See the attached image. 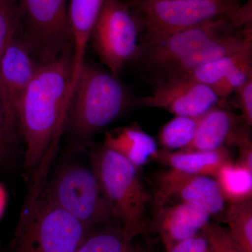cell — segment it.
Returning <instances> with one entry per match:
<instances>
[{
    "label": "cell",
    "instance_id": "cell-29",
    "mask_svg": "<svg viewBox=\"0 0 252 252\" xmlns=\"http://www.w3.org/2000/svg\"><path fill=\"white\" fill-rule=\"evenodd\" d=\"M167 252H212L208 241L202 233L177 243Z\"/></svg>",
    "mask_w": 252,
    "mask_h": 252
},
{
    "label": "cell",
    "instance_id": "cell-6",
    "mask_svg": "<svg viewBox=\"0 0 252 252\" xmlns=\"http://www.w3.org/2000/svg\"><path fill=\"white\" fill-rule=\"evenodd\" d=\"M18 33L39 64L72 49L69 0H16Z\"/></svg>",
    "mask_w": 252,
    "mask_h": 252
},
{
    "label": "cell",
    "instance_id": "cell-16",
    "mask_svg": "<svg viewBox=\"0 0 252 252\" xmlns=\"http://www.w3.org/2000/svg\"><path fill=\"white\" fill-rule=\"evenodd\" d=\"M104 147L122 156L134 166L140 168L157 157V142L138 124L106 132Z\"/></svg>",
    "mask_w": 252,
    "mask_h": 252
},
{
    "label": "cell",
    "instance_id": "cell-28",
    "mask_svg": "<svg viewBox=\"0 0 252 252\" xmlns=\"http://www.w3.org/2000/svg\"><path fill=\"white\" fill-rule=\"evenodd\" d=\"M13 138L14 136L8 127L4 107L0 99V164L5 163L9 160Z\"/></svg>",
    "mask_w": 252,
    "mask_h": 252
},
{
    "label": "cell",
    "instance_id": "cell-18",
    "mask_svg": "<svg viewBox=\"0 0 252 252\" xmlns=\"http://www.w3.org/2000/svg\"><path fill=\"white\" fill-rule=\"evenodd\" d=\"M215 178L225 202L239 203L252 199V170L230 161L217 172Z\"/></svg>",
    "mask_w": 252,
    "mask_h": 252
},
{
    "label": "cell",
    "instance_id": "cell-1",
    "mask_svg": "<svg viewBox=\"0 0 252 252\" xmlns=\"http://www.w3.org/2000/svg\"><path fill=\"white\" fill-rule=\"evenodd\" d=\"M72 74L70 49L52 62L39 64L18 101L16 125L26 144L28 172L39 168L59 140L72 97Z\"/></svg>",
    "mask_w": 252,
    "mask_h": 252
},
{
    "label": "cell",
    "instance_id": "cell-30",
    "mask_svg": "<svg viewBox=\"0 0 252 252\" xmlns=\"http://www.w3.org/2000/svg\"><path fill=\"white\" fill-rule=\"evenodd\" d=\"M7 203V193L4 186L0 183V218L4 214Z\"/></svg>",
    "mask_w": 252,
    "mask_h": 252
},
{
    "label": "cell",
    "instance_id": "cell-4",
    "mask_svg": "<svg viewBox=\"0 0 252 252\" xmlns=\"http://www.w3.org/2000/svg\"><path fill=\"white\" fill-rule=\"evenodd\" d=\"M94 170L109 200L123 234L133 239L143 233L152 196L143 185L138 168L114 151L102 147L94 157Z\"/></svg>",
    "mask_w": 252,
    "mask_h": 252
},
{
    "label": "cell",
    "instance_id": "cell-11",
    "mask_svg": "<svg viewBox=\"0 0 252 252\" xmlns=\"http://www.w3.org/2000/svg\"><path fill=\"white\" fill-rule=\"evenodd\" d=\"M157 182L158 205L175 199L200 207L211 215L224 210L225 199L216 179L212 177L190 175L170 168L160 172Z\"/></svg>",
    "mask_w": 252,
    "mask_h": 252
},
{
    "label": "cell",
    "instance_id": "cell-24",
    "mask_svg": "<svg viewBox=\"0 0 252 252\" xmlns=\"http://www.w3.org/2000/svg\"><path fill=\"white\" fill-rule=\"evenodd\" d=\"M252 77V59L245 61L233 68L211 89L219 98L228 97Z\"/></svg>",
    "mask_w": 252,
    "mask_h": 252
},
{
    "label": "cell",
    "instance_id": "cell-20",
    "mask_svg": "<svg viewBox=\"0 0 252 252\" xmlns=\"http://www.w3.org/2000/svg\"><path fill=\"white\" fill-rule=\"evenodd\" d=\"M252 59V46L234 54L205 63L177 77L185 78L212 87L237 65Z\"/></svg>",
    "mask_w": 252,
    "mask_h": 252
},
{
    "label": "cell",
    "instance_id": "cell-21",
    "mask_svg": "<svg viewBox=\"0 0 252 252\" xmlns=\"http://www.w3.org/2000/svg\"><path fill=\"white\" fill-rule=\"evenodd\" d=\"M226 230L235 243L244 252H252V199L230 203L226 210Z\"/></svg>",
    "mask_w": 252,
    "mask_h": 252
},
{
    "label": "cell",
    "instance_id": "cell-23",
    "mask_svg": "<svg viewBox=\"0 0 252 252\" xmlns=\"http://www.w3.org/2000/svg\"><path fill=\"white\" fill-rule=\"evenodd\" d=\"M77 252H146L126 238L122 229L90 232Z\"/></svg>",
    "mask_w": 252,
    "mask_h": 252
},
{
    "label": "cell",
    "instance_id": "cell-9",
    "mask_svg": "<svg viewBox=\"0 0 252 252\" xmlns=\"http://www.w3.org/2000/svg\"><path fill=\"white\" fill-rule=\"evenodd\" d=\"M251 25L252 17L220 18L178 32L152 45L140 47L138 56L160 81L175 64L195 50Z\"/></svg>",
    "mask_w": 252,
    "mask_h": 252
},
{
    "label": "cell",
    "instance_id": "cell-12",
    "mask_svg": "<svg viewBox=\"0 0 252 252\" xmlns=\"http://www.w3.org/2000/svg\"><path fill=\"white\" fill-rule=\"evenodd\" d=\"M158 207V228L167 252L177 243L201 233L212 216L206 210L183 202Z\"/></svg>",
    "mask_w": 252,
    "mask_h": 252
},
{
    "label": "cell",
    "instance_id": "cell-5",
    "mask_svg": "<svg viewBox=\"0 0 252 252\" xmlns=\"http://www.w3.org/2000/svg\"><path fill=\"white\" fill-rule=\"evenodd\" d=\"M28 213L18 225L14 252H77L92 229L41 193Z\"/></svg>",
    "mask_w": 252,
    "mask_h": 252
},
{
    "label": "cell",
    "instance_id": "cell-2",
    "mask_svg": "<svg viewBox=\"0 0 252 252\" xmlns=\"http://www.w3.org/2000/svg\"><path fill=\"white\" fill-rule=\"evenodd\" d=\"M124 1L138 23L140 47L220 18L252 17V0Z\"/></svg>",
    "mask_w": 252,
    "mask_h": 252
},
{
    "label": "cell",
    "instance_id": "cell-26",
    "mask_svg": "<svg viewBox=\"0 0 252 252\" xmlns=\"http://www.w3.org/2000/svg\"><path fill=\"white\" fill-rule=\"evenodd\" d=\"M249 127H239L230 144L238 147V163L252 170V142Z\"/></svg>",
    "mask_w": 252,
    "mask_h": 252
},
{
    "label": "cell",
    "instance_id": "cell-3",
    "mask_svg": "<svg viewBox=\"0 0 252 252\" xmlns=\"http://www.w3.org/2000/svg\"><path fill=\"white\" fill-rule=\"evenodd\" d=\"M136 103L118 76L84 63L68 109L71 137L85 142Z\"/></svg>",
    "mask_w": 252,
    "mask_h": 252
},
{
    "label": "cell",
    "instance_id": "cell-27",
    "mask_svg": "<svg viewBox=\"0 0 252 252\" xmlns=\"http://www.w3.org/2000/svg\"><path fill=\"white\" fill-rule=\"evenodd\" d=\"M235 93L245 125L250 127L252 125V77Z\"/></svg>",
    "mask_w": 252,
    "mask_h": 252
},
{
    "label": "cell",
    "instance_id": "cell-22",
    "mask_svg": "<svg viewBox=\"0 0 252 252\" xmlns=\"http://www.w3.org/2000/svg\"><path fill=\"white\" fill-rule=\"evenodd\" d=\"M198 118L175 117L162 127L158 135L160 145L165 151L184 150L193 141L197 127Z\"/></svg>",
    "mask_w": 252,
    "mask_h": 252
},
{
    "label": "cell",
    "instance_id": "cell-25",
    "mask_svg": "<svg viewBox=\"0 0 252 252\" xmlns=\"http://www.w3.org/2000/svg\"><path fill=\"white\" fill-rule=\"evenodd\" d=\"M212 252H244L232 240L228 232L220 225H208L201 232Z\"/></svg>",
    "mask_w": 252,
    "mask_h": 252
},
{
    "label": "cell",
    "instance_id": "cell-10",
    "mask_svg": "<svg viewBox=\"0 0 252 252\" xmlns=\"http://www.w3.org/2000/svg\"><path fill=\"white\" fill-rule=\"evenodd\" d=\"M220 100L210 86L174 77L159 81L152 94L137 98L136 105L164 109L175 117L198 118L217 107Z\"/></svg>",
    "mask_w": 252,
    "mask_h": 252
},
{
    "label": "cell",
    "instance_id": "cell-8",
    "mask_svg": "<svg viewBox=\"0 0 252 252\" xmlns=\"http://www.w3.org/2000/svg\"><path fill=\"white\" fill-rule=\"evenodd\" d=\"M140 27L124 0H105L91 39L101 62L119 76L140 52Z\"/></svg>",
    "mask_w": 252,
    "mask_h": 252
},
{
    "label": "cell",
    "instance_id": "cell-13",
    "mask_svg": "<svg viewBox=\"0 0 252 252\" xmlns=\"http://www.w3.org/2000/svg\"><path fill=\"white\" fill-rule=\"evenodd\" d=\"M39 65L23 44L18 31L5 50L0 63L1 81L15 117L18 101L32 80Z\"/></svg>",
    "mask_w": 252,
    "mask_h": 252
},
{
    "label": "cell",
    "instance_id": "cell-15",
    "mask_svg": "<svg viewBox=\"0 0 252 252\" xmlns=\"http://www.w3.org/2000/svg\"><path fill=\"white\" fill-rule=\"evenodd\" d=\"M238 118L215 107L200 117L196 133L188 147L180 151L210 152L231 143L238 129Z\"/></svg>",
    "mask_w": 252,
    "mask_h": 252
},
{
    "label": "cell",
    "instance_id": "cell-14",
    "mask_svg": "<svg viewBox=\"0 0 252 252\" xmlns=\"http://www.w3.org/2000/svg\"><path fill=\"white\" fill-rule=\"evenodd\" d=\"M105 0H69V17L72 32V91L85 63L86 48Z\"/></svg>",
    "mask_w": 252,
    "mask_h": 252
},
{
    "label": "cell",
    "instance_id": "cell-19",
    "mask_svg": "<svg viewBox=\"0 0 252 252\" xmlns=\"http://www.w3.org/2000/svg\"><path fill=\"white\" fill-rule=\"evenodd\" d=\"M18 31V11L16 0H0V63L5 50ZM0 99L5 113L6 123L11 133L14 134L16 117L4 90L0 76Z\"/></svg>",
    "mask_w": 252,
    "mask_h": 252
},
{
    "label": "cell",
    "instance_id": "cell-17",
    "mask_svg": "<svg viewBox=\"0 0 252 252\" xmlns=\"http://www.w3.org/2000/svg\"><path fill=\"white\" fill-rule=\"evenodd\" d=\"M155 158L177 171L214 177L220 167L231 161L229 151L225 147L210 152L158 151Z\"/></svg>",
    "mask_w": 252,
    "mask_h": 252
},
{
    "label": "cell",
    "instance_id": "cell-7",
    "mask_svg": "<svg viewBox=\"0 0 252 252\" xmlns=\"http://www.w3.org/2000/svg\"><path fill=\"white\" fill-rule=\"evenodd\" d=\"M41 193L91 228L116 220L94 168L78 164L65 165Z\"/></svg>",
    "mask_w": 252,
    "mask_h": 252
}]
</instances>
